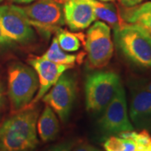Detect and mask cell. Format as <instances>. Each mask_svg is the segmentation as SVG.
Returning a JSON list of instances; mask_svg holds the SVG:
<instances>
[{
	"label": "cell",
	"instance_id": "9",
	"mask_svg": "<svg viewBox=\"0 0 151 151\" xmlns=\"http://www.w3.org/2000/svg\"><path fill=\"white\" fill-rule=\"evenodd\" d=\"M0 25L14 42L28 44L35 39V31L22 7L14 4L0 5Z\"/></svg>",
	"mask_w": 151,
	"mask_h": 151
},
{
	"label": "cell",
	"instance_id": "13",
	"mask_svg": "<svg viewBox=\"0 0 151 151\" xmlns=\"http://www.w3.org/2000/svg\"><path fill=\"white\" fill-rule=\"evenodd\" d=\"M60 132V123L56 113L48 105H45L37 120V133L43 142L55 139Z\"/></svg>",
	"mask_w": 151,
	"mask_h": 151
},
{
	"label": "cell",
	"instance_id": "20",
	"mask_svg": "<svg viewBox=\"0 0 151 151\" xmlns=\"http://www.w3.org/2000/svg\"><path fill=\"white\" fill-rule=\"evenodd\" d=\"M76 139H67L60 142L56 145L50 146L45 151H71V150L76 145Z\"/></svg>",
	"mask_w": 151,
	"mask_h": 151
},
{
	"label": "cell",
	"instance_id": "7",
	"mask_svg": "<svg viewBox=\"0 0 151 151\" xmlns=\"http://www.w3.org/2000/svg\"><path fill=\"white\" fill-rule=\"evenodd\" d=\"M76 96V76L65 71L42 97V100L45 104L53 109L62 123H66L73 108Z\"/></svg>",
	"mask_w": 151,
	"mask_h": 151
},
{
	"label": "cell",
	"instance_id": "10",
	"mask_svg": "<svg viewBox=\"0 0 151 151\" xmlns=\"http://www.w3.org/2000/svg\"><path fill=\"white\" fill-rule=\"evenodd\" d=\"M29 65L35 70L39 80V89L35 98L27 108H32L42 99L49 90L58 81L60 76L72 66L52 62L43 56H31L28 59Z\"/></svg>",
	"mask_w": 151,
	"mask_h": 151
},
{
	"label": "cell",
	"instance_id": "22",
	"mask_svg": "<svg viewBox=\"0 0 151 151\" xmlns=\"http://www.w3.org/2000/svg\"><path fill=\"white\" fill-rule=\"evenodd\" d=\"M71 151H102L101 150H99L98 148L95 147V146L91 145L89 144H81L79 145L76 147H74Z\"/></svg>",
	"mask_w": 151,
	"mask_h": 151
},
{
	"label": "cell",
	"instance_id": "29",
	"mask_svg": "<svg viewBox=\"0 0 151 151\" xmlns=\"http://www.w3.org/2000/svg\"><path fill=\"white\" fill-rule=\"evenodd\" d=\"M3 1H4V0H0V4H1V3H2Z\"/></svg>",
	"mask_w": 151,
	"mask_h": 151
},
{
	"label": "cell",
	"instance_id": "8",
	"mask_svg": "<svg viewBox=\"0 0 151 151\" xmlns=\"http://www.w3.org/2000/svg\"><path fill=\"white\" fill-rule=\"evenodd\" d=\"M98 125L102 131L108 134L119 135L121 133L134 129L128 113L127 99L123 84L119 86L113 99L104 109Z\"/></svg>",
	"mask_w": 151,
	"mask_h": 151
},
{
	"label": "cell",
	"instance_id": "15",
	"mask_svg": "<svg viewBox=\"0 0 151 151\" xmlns=\"http://www.w3.org/2000/svg\"><path fill=\"white\" fill-rule=\"evenodd\" d=\"M92 4L97 19L106 23L113 29H118L125 23L121 17L120 11L112 3L92 0Z\"/></svg>",
	"mask_w": 151,
	"mask_h": 151
},
{
	"label": "cell",
	"instance_id": "5",
	"mask_svg": "<svg viewBox=\"0 0 151 151\" xmlns=\"http://www.w3.org/2000/svg\"><path fill=\"white\" fill-rule=\"evenodd\" d=\"M22 9L31 26L47 37L65 24L63 7L56 0H36Z\"/></svg>",
	"mask_w": 151,
	"mask_h": 151
},
{
	"label": "cell",
	"instance_id": "18",
	"mask_svg": "<svg viewBox=\"0 0 151 151\" xmlns=\"http://www.w3.org/2000/svg\"><path fill=\"white\" fill-rule=\"evenodd\" d=\"M105 151H139L138 146L129 139L110 136L103 144Z\"/></svg>",
	"mask_w": 151,
	"mask_h": 151
},
{
	"label": "cell",
	"instance_id": "1",
	"mask_svg": "<svg viewBox=\"0 0 151 151\" xmlns=\"http://www.w3.org/2000/svg\"><path fill=\"white\" fill-rule=\"evenodd\" d=\"M39 109L26 108L13 113L0 126V150L33 151L38 145Z\"/></svg>",
	"mask_w": 151,
	"mask_h": 151
},
{
	"label": "cell",
	"instance_id": "23",
	"mask_svg": "<svg viewBox=\"0 0 151 151\" xmlns=\"http://www.w3.org/2000/svg\"><path fill=\"white\" fill-rule=\"evenodd\" d=\"M119 2L124 8H130L141 4L143 0H119Z\"/></svg>",
	"mask_w": 151,
	"mask_h": 151
},
{
	"label": "cell",
	"instance_id": "26",
	"mask_svg": "<svg viewBox=\"0 0 151 151\" xmlns=\"http://www.w3.org/2000/svg\"><path fill=\"white\" fill-rule=\"evenodd\" d=\"M145 87L146 89L149 91V92H151V81L149 82V83H147L146 85H145Z\"/></svg>",
	"mask_w": 151,
	"mask_h": 151
},
{
	"label": "cell",
	"instance_id": "14",
	"mask_svg": "<svg viewBox=\"0 0 151 151\" xmlns=\"http://www.w3.org/2000/svg\"><path fill=\"white\" fill-rule=\"evenodd\" d=\"M122 19L126 23L136 24L151 35V2H145L120 11Z\"/></svg>",
	"mask_w": 151,
	"mask_h": 151
},
{
	"label": "cell",
	"instance_id": "24",
	"mask_svg": "<svg viewBox=\"0 0 151 151\" xmlns=\"http://www.w3.org/2000/svg\"><path fill=\"white\" fill-rule=\"evenodd\" d=\"M4 86L3 81L0 80V108H2L3 104L4 103Z\"/></svg>",
	"mask_w": 151,
	"mask_h": 151
},
{
	"label": "cell",
	"instance_id": "27",
	"mask_svg": "<svg viewBox=\"0 0 151 151\" xmlns=\"http://www.w3.org/2000/svg\"><path fill=\"white\" fill-rule=\"evenodd\" d=\"M98 1H102V2H113L114 0H98Z\"/></svg>",
	"mask_w": 151,
	"mask_h": 151
},
{
	"label": "cell",
	"instance_id": "11",
	"mask_svg": "<svg viewBox=\"0 0 151 151\" xmlns=\"http://www.w3.org/2000/svg\"><path fill=\"white\" fill-rule=\"evenodd\" d=\"M63 7L65 22L72 31L90 27L96 21L92 0H56Z\"/></svg>",
	"mask_w": 151,
	"mask_h": 151
},
{
	"label": "cell",
	"instance_id": "21",
	"mask_svg": "<svg viewBox=\"0 0 151 151\" xmlns=\"http://www.w3.org/2000/svg\"><path fill=\"white\" fill-rule=\"evenodd\" d=\"M13 42L14 41L6 35V34L3 30V29H2L1 25H0V48L11 45L13 44Z\"/></svg>",
	"mask_w": 151,
	"mask_h": 151
},
{
	"label": "cell",
	"instance_id": "19",
	"mask_svg": "<svg viewBox=\"0 0 151 151\" xmlns=\"http://www.w3.org/2000/svg\"><path fill=\"white\" fill-rule=\"evenodd\" d=\"M119 136L134 141L138 146L139 151H145L151 148V135L148 130L142 129L140 132L128 131L119 134Z\"/></svg>",
	"mask_w": 151,
	"mask_h": 151
},
{
	"label": "cell",
	"instance_id": "25",
	"mask_svg": "<svg viewBox=\"0 0 151 151\" xmlns=\"http://www.w3.org/2000/svg\"><path fill=\"white\" fill-rule=\"evenodd\" d=\"M12 3L14 4H31L33 2L36 0H10Z\"/></svg>",
	"mask_w": 151,
	"mask_h": 151
},
{
	"label": "cell",
	"instance_id": "28",
	"mask_svg": "<svg viewBox=\"0 0 151 151\" xmlns=\"http://www.w3.org/2000/svg\"><path fill=\"white\" fill-rule=\"evenodd\" d=\"M145 151H151V148L150 149H149V150H145Z\"/></svg>",
	"mask_w": 151,
	"mask_h": 151
},
{
	"label": "cell",
	"instance_id": "2",
	"mask_svg": "<svg viewBox=\"0 0 151 151\" xmlns=\"http://www.w3.org/2000/svg\"><path fill=\"white\" fill-rule=\"evenodd\" d=\"M113 39L119 50L133 64L151 68V35L136 24L124 23L113 29Z\"/></svg>",
	"mask_w": 151,
	"mask_h": 151
},
{
	"label": "cell",
	"instance_id": "6",
	"mask_svg": "<svg viewBox=\"0 0 151 151\" xmlns=\"http://www.w3.org/2000/svg\"><path fill=\"white\" fill-rule=\"evenodd\" d=\"M84 44L91 68L101 69L108 65L114 50L109 25L101 20L94 22L86 32Z\"/></svg>",
	"mask_w": 151,
	"mask_h": 151
},
{
	"label": "cell",
	"instance_id": "12",
	"mask_svg": "<svg viewBox=\"0 0 151 151\" xmlns=\"http://www.w3.org/2000/svg\"><path fill=\"white\" fill-rule=\"evenodd\" d=\"M129 118L136 128L151 131V92L144 86L132 88Z\"/></svg>",
	"mask_w": 151,
	"mask_h": 151
},
{
	"label": "cell",
	"instance_id": "16",
	"mask_svg": "<svg viewBox=\"0 0 151 151\" xmlns=\"http://www.w3.org/2000/svg\"><path fill=\"white\" fill-rule=\"evenodd\" d=\"M60 47L65 52H76L81 48V43H85V36L81 33H73L63 29L55 33Z\"/></svg>",
	"mask_w": 151,
	"mask_h": 151
},
{
	"label": "cell",
	"instance_id": "4",
	"mask_svg": "<svg viewBox=\"0 0 151 151\" xmlns=\"http://www.w3.org/2000/svg\"><path fill=\"white\" fill-rule=\"evenodd\" d=\"M121 85L120 76L113 71H96L88 75L84 86L86 110L101 113Z\"/></svg>",
	"mask_w": 151,
	"mask_h": 151
},
{
	"label": "cell",
	"instance_id": "30",
	"mask_svg": "<svg viewBox=\"0 0 151 151\" xmlns=\"http://www.w3.org/2000/svg\"><path fill=\"white\" fill-rule=\"evenodd\" d=\"M0 151H1V150H0Z\"/></svg>",
	"mask_w": 151,
	"mask_h": 151
},
{
	"label": "cell",
	"instance_id": "17",
	"mask_svg": "<svg viewBox=\"0 0 151 151\" xmlns=\"http://www.w3.org/2000/svg\"><path fill=\"white\" fill-rule=\"evenodd\" d=\"M42 56L55 63L70 65L72 67L74 66L76 60H78V56H76V55H72L68 52H65L60 48L55 37L52 39L50 46L42 55Z\"/></svg>",
	"mask_w": 151,
	"mask_h": 151
},
{
	"label": "cell",
	"instance_id": "3",
	"mask_svg": "<svg viewBox=\"0 0 151 151\" xmlns=\"http://www.w3.org/2000/svg\"><path fill=\"white\" fill-rule=\"evenodd\" d=\"M8 97L12 113L26 108L39 89V80L32 67L19 61L9 64L7 70Z\"/></svg>",
	"mask_w": 151,
	"mask_h": 151
}]
</instances>
